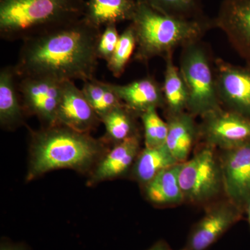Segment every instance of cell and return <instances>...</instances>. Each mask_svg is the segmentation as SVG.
<instances>
[{
  "instance_id": "1",
  "label": "cell",
  "mask_w": 250,
  "mask_h": 250,
  "mask_svg": "<svg viewBox=\"0 0 250 250\" xmlns=\"http://www.w3.org/2000/svg\"><path fill=\"white\" fill-rule=\"evenodd\" d=\"M101 33V29L82 17L29 38L22 41L15 72L18 77H45L59 82L93 80Z\"/></svg>"
},
{
  "instance_id": "2",
  "label": "cell",
  "mask_w": 250,
  "mask_h": 250,
  "mask_svg": "<svg viewBox=\"0 0 250 250\" xmlns=\"http://www.w3.org/2000/svg\"><path fill=\"white\" fill-rule=\"evenodd\" d=\"M30 133L28 181L59 169L87 172L107 152L104 140L94 139L88 133L63 125L45 126Z\"/></svg>"
},
{
  "instance_id": "3",
  "label": "cell",
  "mask_w": 250,
  "mask_h": 250,
  "mask_svg": "<svg viewBox=\"0 0 250 250\" xmlns=\"http://www.w3.org/2000/svg\"><path fill=\"white\" fill-rule=\"evenodd\" d=\"M131 23L136 35L134 59L146 64L156 57L164 59L179 47L202 40L213 28V19L208 17L187 19L167 16L139 1Z\"/></svg>"
},
{
  "instance_id": "4",
  "label": "cell",
  "mask_w": 250,
  "mask_h": 250,
  "mask_svg": "<svg viewBox=\"0 0 250 250\" xmlns=\"http://www.w3.org/2000/svg\"><path fill=\"white\" fill-rule=\"evenodd\" d=\"M85 0H0V37L24 41L80 19Z\"/></svg>"
},
{
  "instance_id": "5",
  "label": "cell",
  "mask_w": 250,
  "mask_h": 250,
  "mask_svg": "<svg viewBox=\"0 0 250 250\" xmlns=\"http://www.w3.org/2000/svg\"><path fill=\"white\" fill-rule=\"evenodd\" d=\"M214 60L202 40L182 48L179 69L188 93L187 111L203 117L222 108L217 93Z\"/></svg>"
},
{
  "instance_id": "6",
  "label": "cell",
  "mask_w": 250,
  "mask_h": 250,
  "mask_svg": "<svg viewBox=\"0 0 250 250\" xmlns=\"http://www.w3.org/2000/svg\"><path fill=\"white\" fill-rule=\"evenodd\" d=\"M214 148L206 144L190 160L182 163L179 180L184 201L203 203L224 189L221 164Z\"/></svg>"
},
{
  "instance_id": "7",
  "label": "cell",
  "mask_w": 250,
  "mask_h": 250,
  "mask_svg": "<svg viewBox=\"0 0 250 250\" xmlns=\"http://www.w3.org/2000/svg\"><path fill=\"white\" fill-rule=\"evenodd\" d=\"M202 118L199 133L205 144L228 150L250 142V118L223 108Z\"/></svg>"
},
{
  "instance_id": "8",
  "label": "cell",
  "mask_w": 250,
  "mask_h": 250,
  "mask_svg": "<svg viewBox=\"0 0 250 250\" xmlns=\"http://www.w3.org/2000/svg\"><path fill=\"white\" fill-rule=\"evenodd\" d=\"M217 93L222 108L250 118V66L214 60Z\"/></svg>"
},
{
  "instance_id": "9",
  "label": "cell",
  "mask_w": 250,
  "mask_h": 250,
  "mask_svg": "<svg viewBox=\"0 0 250 250\" xmlns=\"http://www.w3.org/2000/svg\"><path fill=\"white\" fill-rule=\"evenodd\" d=\"M18 78V88L25 114L38 117L45 126L57 125L63 82L40 77Z\"/></svg>"
},
{
  "instance_id": "10",
  "label": "cell",
  "mask_w": 250,
  "mask_h": 250,
  "mask_svg": "<svg viewBox=\"0 0 250 250\" xmlns=\"http://www.w3.org/2000/svg\"><path fill=\"white\" fill-rule=\"evenodd\" d=\"M243 212V208L229 200L215 205L194 225L180 250H208L241 220Z\"/></svg>"
},
{
  "instance_id": "11",
  "label": "cell",
  "mask_w": 250,
  "mask_h": 250,
  "mask_svg": "<svg viewBox=\"0 0 250 250\" xmlns=\"http://www.w3.org/2000/svg\"><path fill=\"white\" fill-rule=\"evenodd\" d=\"M213 23L250 66V0H223Z\"/></svg>"
},
{
  "instance_id": "12",
  "label": "cell",
  "mask_w": 250,
  "mask_h": 250,
  "mask_svg": "<svg viewBox=\"0 0 250 250\" xmlns=\"http://www.w3.org/2000/svg\"><path fill=\"white\" fill-rule=\"evenodd\" d=\"M220 164L229 200L244 210L250 197V142L224 150Z\"/></svg>"
},
{
  "instance_id": "13",
  "label": "cell",
  "mask_w": 250,
  "mask_h": 250,
  "mask_svg": "<svg viewBox=\"0 0 250 250\" xmlns=\"http://www.w3.org/2000/svg\"><path fill=\"white\" fill-rule=\"evenodd\" d=\"M101 120L72 81L62 82V96L57 110V124L82 133H88Z\"/></svg>"
},
{
  "instance_id": "14",
  "label": "cell",
  "mask_w": 250,
  "mask_h": 250,
  "mask_svg": "<svg viewBox=\"0 0 250 250\" xmlns=\"http://www.w3.org/2000/svg\"><path fill=\"white\" fill-rule=\"evenodd\" d=\"M106 83L125 106L136 116H141L150 108L165 106L162 85L154 77H146L125 85Z\"/></svg>"
},
{
  "instance_id": "15",
  "label": "cell",
  "mask_w": 250,
  "mask_h": 250,
  "mask_svg": "<svg viewBox=\"0 0 250 250\" xmlns=\"http://www.w3.org/2000/svg\"><path fill=\"white\" fill-rule=\"evenodd\" d=\"M140 135L114 145L95 166L88 184L121 177L129 170L140 152Z\"/></svg>"
},
{
  "instance_id": "16",
  "label": "cell",
  "mask_w": 250,
  "mask_h": 250,
  "mask_svg": "<svg viewBox=\"0 0 250 250\" xmlns=\"http://www.w3.org/2000/svg\"><path fill=\"white\" fill-rule=\"evenodd\" d=\"M14 66L0 71V125L3 129L14 130L24 123L25 116L18 88Z\"/></svg>"
},
{
  "instance_id": "17",
  "label": "cell",
  "mask_w": 250,
  "mask_h": 250,
  "mask_svg": "<svg viewBox=\"0 0 250 250\" xmlns=\"http://www.w3.org/2000/svg\"><path fill=\"white\" fill-rule=\"evenodd\" d=\"M166 146L179 163L185 162L195 141L200 138L199 126L188 111L167 117Z\"/></svg>"
},
{
  "instance_id": "18",
  "label": "cell",
  "mask_w": 250,
  "mask_h": 250,
  "mask_svg": "<svg viewBox=\"0 0 250 250\" xmlns=\"http://www.w3.org/2000/svg\"><path fill=\"white\" fill-rule=\"evenodd\" d=\"M137 5V0H86L83 18L100 29L110 24L131 22Z\"/></svg>"
},
{
  "instance_id": "19",
  "label": "cell",
  "mask_w": 250,
  "mask_h": 250,
  "mask_svg": "<svg viewBox=\"0 0 250 250\" xmlns=\"http://www.w3.org/2000/svg\"><path fill=\"white\" fill-rule=\"evenodd\" d=\"M182 163L171 166L144 186L149 202L156 205H178L184 201L179 176Z\"/></svg>"
},
{
  "instance_id": "20",
  "label": "cell",
  "mask_w": 250,
  "mask_h": 250,
  "mask_svg": "<svg viewBox=\"0 0 250 250\" xmlns=\"http://www.w3.org/2000/svg\"><path fill=\"white\" fill-rule=\"evenodd\" d=\"M173 54H167L165 59L164 82L163 83L166 116L179 114L187 111L188 93L179 67L173 61Z\"/></svg>"
},
{
  "instance_id": "21",
  "label": "cell",
  "mask_w": 250,
  "mask_h": 250,
  "mask_svg": "<svg viewBox=\"0 0 250 250\" xmlns=\"http://www.w3.org/2000/svg\"><path fill=\"white\" fill-rule=\"evenodd\" d=\"M179 164L166 145L159 147H145L139 152L133 166L135 178L143 186L163 170Z\"/></svg>"
},
{
  "instance_id": "22",
  "label": "cell",
  "mask_w": 250,
  "mask_h": 250,
  "mask_svg": "<svg viewBox=\"0 0 250 250\" xmlns=\"http://www.w3.org/2000/svg\"><path fill=\"white\" fill-rule=\"evenodd\" d=\"M136 114L125 106L114 108L101 119L106 129V139L114 145L139 136Z\"/></svg>"
},
{
  "instance_id": "23",
  "label": "cell",
  "mask_w": 250,
  "mask_h": 250,
  "mask_svg": "<svg viewBox=\"0 0 250 250\" xmlns=\"http://www.w3.org/2000/svg\"><path fill=\"white\" fill-rule=\"evenodd\" d=\"M82 90L100 120L114 108L124 106L118 95L106 84V82L95 78L85 81Z\"/></svg>"
},
{
  "instance_id": "24",
  "label": "cell",
  "mask_w": 250,
  "mask_h": 250,
  "mask_svg": "<svg viewBox=\"0 0 250 250\" xmlns=\"http://www.w3.org/2000/svg\"><path fill=\"white\" fill-rule=\"evenodd\" d=\"M161 14L187 19L208 18L200 0H138Z\"/></svg>"
},
{
  "instance_id": "25",
  "label": "cell",
  "mask_w": 250,
  "mask_h": 250,
  "mask_svg": "<svg viewBox=\"0 0 250 250\" xmlns=\"http://www.w3.org/2000/svg\"><path fill=\"white\" fill-rule=\"evenodd\" d=\"M136 41L134 27L131 23L120 35L111 58L107 62V67L112 75L116 78L124 73L130 59L136 50Z\"/></svg>"
},
{
  "instance_id": "26",
  "label": "cell",
  "mask_w": 250,
  "mask_h": 250,
  "mask_svg": "<svg viewBox=\"0 0 250 250\" xmlns=\"http://www.w3.org/2000/svg\"><path fill=\"white\" fill-rule=\"evenodd\" d=\"M144 129L146 147H159L165 146L167 135V124L152 108L140 116Z\"/></svg>"
},
{
  "instance_id": "27",
  "label": "cell",
  "mask_w": 250,
  "mask_h": 250,
  "mask_svg": "<svg viewBox=\"0 0 250 250\" xmlns=\"http://www.w3.org/2000/svg\"><path fill=\"white\" fill-rule=\"evenodd\" d=\"M116 25V24H110L104 27L97 45L98 59H103L106 62L111 58L121 35Z\"/></svg>"
},
{
  "instance_id": "28",
  "label": "cell",
  "mask_w": 250,
  "mask_h": 250,
  "mask_svg": "<svg viewBox=\"0 0 250 250\" xmlns=\"http://www.w3.org/2000/svg\"><path fill=\"white\" fill-rule=\"evenodd\" d=\"M0 250H29L24 243H13L8 239L1 240Z\"/></svg>"
},
{
  "instance_id": "29",
  "label": "cell",
  "mask_w": 250,
  "mask_h": 250,
  "mask_svg": "<svg viewBox=\"0 0 250 250\" xmlns=\"http://www.w3.org/2000/svg\"><path fill=\"white\" fill-rule=\"evenodd\" d=\"M147 250H172L170 246L165 241H159L154 243Z\"/></svg>"
},
{
  "instance_id": "30",
  "label": "cell",
  "mask_w": 250,
  "mask_h": 250,
  "mask_svg": "<svg viewBox=\"0 0 250 250\" xmlns=\"http://www.w3.org/2000/svg\"><path fill=\"white\" fill-rule=\"evenodd\" d=\"M244 211L246 212L247 217H248V224L250 228V197L249 200L247 202L246 206H245Z\"/></svg>"
}]
</instances>
